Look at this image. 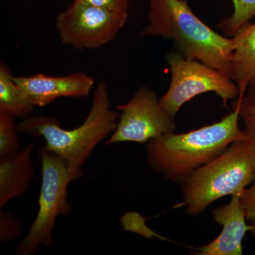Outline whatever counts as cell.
Instances as JSON below:
<instances>
[{"mask_svg":"<svg viewBox=\"0 0 255 255\" xmlns=\"http://www.w3.org/2000/svg\"><path fill=\"white\" fill-rule=\"evenodd\" d=\"M148 24L140 34L171 40L179 53L231 77L233 41L198 17L187 0H150Z\"/></svg>","mask_w":255,"mask_h":255,"instance_id":"obj_3","label":"cell"},{"mask_svg":"<svg viewBox=\"0 0 255 255\" xmlns=\"http://www.w3.org/2000/svg\"><path fill=\"white\" fill-rule=\"evenodd\" d=\"M34 107L14 81L9 68L0 63V111L23 119L30 117Z\"/></svg>","mask_w":255,"mask_h":255,"instance_id":"obj_13","label":"cell"},{"mask_svg":"<svg viewBox=\"0 0 255 255\" xmlns=\"http://www.w3.org/2000/svg\"><path fill=\"white\" fill-rule=\"evenodd\" d=\"M128 17V14L74 1L58 15L56 28L64 44L78 50L95 49L113 41Z\"/></svg>","mask_w":255,"mask_h":255,"instance_id":"obj_7","label":"cell"},{"mask_svg":"<svg viewBox=\"0 0 255 255\" xmlns=\"http://www.w3.org/2000/svg\"><path fill=\"white\" fill-rule=\"evenodd\" d=\"M14 117L0 111V158L13 155L19 150L17 126Z\"/></svg>","mask_w":255,"mask_h":255,"instance_id":"obj_16","label":"cell"},{"mask_svg":"<svg viewBox=\"0 0 255 255\" xmlns=\"http://www.w3.org/2000/svg\"><path fill=\"white\" fill-rule=\"evenodd\" d=\"M31 142L16 153L0 158V209L28 190L35 175Z\"/></svg>","mask_w":255,"mask_h":255,"instance_id":"obj_11","label":"cell"},{"mask_svg":"<svg viewBox=\"0 0 255 255\" xmlns=\"http://www.w3.org/2000/svg\"><path fill=\"white\" fill-rule=\"evenodd\" d=\"M122 114L107 145L122 142L146 144L175 131V118L164 110L160 100L148 87L137 90L130 100L117 107Z\"/></svg>","mask_w":255,"mask_h":255,"instance_id":"obj_8","label":"cell"},{"mask_svg":"<svg viewBox=\"0 0 255 255\" xmlns=\"http://www.w3.org/2000/svg\"><path fill=\"white\" fill-rule=\"evenodd\" d=\"M233 107H237L239 110L246 140L255 146V87H250L243 97L234 100Z\"/></svg>","mask_w":255,"mask_h":255,"instance_id":"obj_15","label":"cell"},{"mask_svg":"<svg viewBox=\"0 0 255 255\" xmlns=\"http://www.w3.org/2000/svg\"><path fill=\"white\" fill-rule=\"evenodd\" d=\"M120 114L111 109L108 87L101 81L96 87L91 109L80 127L63 128L58 119L36 116L23 119L17 125L18 132L42 137L46 148L63 159L72 182L82 176V167L97 145L113 133Z\"/></svg>","mask_w":255,"mask_h":255,"instance_id":"obj_2","label":"cell"},{"mask_svg":"<svg viewBox=\"0 0 255 255\" xmlns=\"http://www.w3.org/2000/svg\"><path fill=\"white\" fill-rule=\"evenodd\" d=\"M23 224L14 214L1 210L0 212V243L16 241L21 236Z\"/></svg>","mask_w":255,"mask_h":255,"instance_id":"obj_17","label":"cell"},{"mask_svg":"<svg viewBox=\"0 0 255 255\" xmlns=\"http://www.w3.org/2000/svg\"><path fill=\"white\" fill-rule=\"evenodd\" d=\"M255 174V146L241 139L188 176L182 186V205L191 216L201 214L226 196L242 194Z\"/></svg>","mask_w":255,"mask_h":255,"instance_id":"obj_4","label":"cell"},{"mask_svg":"<svg viewBox=\"0 0 255 255\" xmlns=\"http://www.w3.org/2000/svg\"><path fill=\"white\" fill-rule=\"evenodd\" d=\"M14 80L31 103L39 107L50 105L61 97L83 98L90 95L95 85V80L82 73L65 76L36 74L14 77Z\"/></svg>","mask_w":255,"mask_h":255,"instance_id":"obj_9","label":"cell"},{"mask_svg":"<svg viewBox=\"0 0 255 255\" xmlns=\"http://www.w3.org/2000/svg\"><path fill=\"white\" fill-rule=\"evenodd\" d=\"M222 120L183 133L165 134L146 143L151 168L182 184L189 174L222 154L231 144L246 138L239 127V110L233 107Z\"/></svg>","mask_w":255,"mask_h":255,"instance_id":"obj_1","label":"cell"},{"mask_svg":"<svg viewBox=\"0 0 255 255\" xmlns=\"http://www.w3.org/2000/svg\"><path fill=\"white\" fill-rule=\"evenodd\" d=\"M241 199L246 210L247 221L251 224L255 223V174L251 185L242 193Z\"/></svg>","mask_w":255,"mask_h":255,"instance_id":"obj_19","label":"cell"},{"mask_svg":"<svg viewBox=\"0 0 255 255\" xmlns=\"http://www.w3.org/2000/svg\"><path fill=\"white\" fill-rule=\"evenodd\" d=\"M167 62L170 84L159 100L164 110L174 118L184 104L202 94L214 92L222 99L225 105L239 97L237 84L231 77L216 69L175 52L167 54Z\"/></svg>","mask_w":255,"mask_h":255,"instance_id":"obj_6","label":"cell"},{"mask_svg":"<svg viewBox=\"0 0 255 255\" xmlns=\"http://www.w3.org/2000/svg\"><path fill=\"white\" fill-rule=\"evenodd\" d=\"M241 194H235L226 205L212 210L213 218L222 226L221 234L206 246L196 248L199 255H241L243 241L249 231Z\"/></svg>","mask_w":255,"mask_h":255,"instance_id":"obj_10","label":"cell"},{"mask_svg":"<svg viewBox=\"0 0 255 255\" xmlns=\"http://www.w3.org/2000/svg\"><path fill=\"white\" fill-rule=\"evenodd\" d=\"M108 10L118 14H128L130 0H73Z\"/></svg>","mask_w":255,"mask_h":255,"instance_id":"obj_18","label":"cell"},{"mask_svg":"<svg viewBox=\"0 0 255 255\" xmlns=\"http://www.w3.org/2000/svg\"><path fill=\"white\" fill-rule=\"evenodd\" d=\"M233 47L231 78L237 84L239 97L255 87V22L243 25L231 37Z\"/></svg>","mask_w":255,"mask_h":255,"instance_id":"obj_12","label":"cell"},{"mask_svg":"<svg viewBox=\"0 0 255 255\" xmlns=\"http://www.w3.org/2000/svg\"><path fill=\"white\" fill-rule=\"evenodd\" d=\"M39 157L41 185L38 211L27 234L16 247V255H33L42 246H53L56 220L60 216H68L72 211L68 190L72 181L66 164L45 146L39 151Z\"/></svg>","mask_w":255,"mask_h":255,"instance_id":"obj_5","label":"cell"},{"mask_svg":"<svg viewBox=\"0 0 255 255\" xmlns=\"http://www.w3.org/2000/svg\"><path fill=\"white\" fill-rule=\"evenodd\" d=\"M249 232H251L252 234L255 235V223H252L250 225Z\"/></svg>","mask_w":255,"mask_h":255,"instance_id":"obj_20","label":"cell"},{"mask_svg":"<svg viewBox=\"0 0 255 255\" xmlns=\"http://www.w3.org/2000/svg\"><path fill=\"white\" fill-rule=\"evenodd\" d=\"M234 11L233 14L222 18L216 25L225 36L231 38L243 25L251 22L255 16V0H232Z\"/></svg>","mask_w":255,"mask_h":255,"instance_id":"obj_14","label":"cell"}]
</instances>
